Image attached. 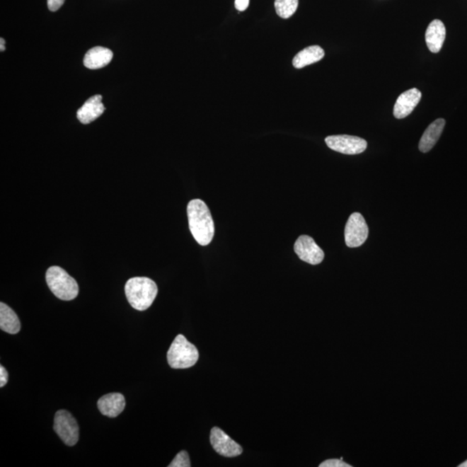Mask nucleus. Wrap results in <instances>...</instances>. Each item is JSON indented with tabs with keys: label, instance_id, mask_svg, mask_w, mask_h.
<instances>
[{
	"label": "nucleus",
	"instance_id": "1",
	"mask_svg": "<svg viewBox=\"0 0 467 467\" xmlns=\"http://www.w3.org/2000/svg\"><path fill=\"white\" fill-rule=\"evenodd\" d=\"M187 216L194 239L201 246H207L215 235V224L208 206L201 200H193L187 206Z\"/></svg>",
	"mask_w": 467,
	"mask_h": 467
},
{
	"label": "nucleus",
	"instance_id": "2",
	"mask_svg": "<svg viewBox=\"0 0 467 467\" xmlns=\"http://www.w3.org/2000/svg\"><path fill=\"white\" fill-rule=\"evenodd\" d=\"M125 293L132 307L146 311L157 297L158 287L153 279L147 277H134L127 280Z\"/></svg>",
	"mask_w": 467,
	"mask_h": 467
},
{
	"label": "nucleus",
	"instance_id": "3",
	"mask_svg": "<svg viewBox=\"0 0 467 467\" xmlns=\"http://www.w3.org/2000/svg\"><path fill=\"white\" fill-rule=\"evenodd\" d=\"M46 282L50 291L62 301H72L79 293L76 280L60 267H50L47 270Z\"/></svg>",
	"mask_w": 467,
	"mask_h": 467
},
{
	"label": "nucleus",
	"instance_id": "4",
	"mask_svg": "<svg viewBox=\"0 0 467 467\" xmlns=\"http://www.w3.org/2000/svg\"><path fill=\"white\" fill-rule=\"evenodd\" d=\"M200 353L196 346L186 340L184 335L175 338L167 352V361L171 368L188 369L197 364Z\"/></svg>",
	"mask_w": 467,
	"mask_h": 467
},
{
	"label": "nucleus",
	"instance_id": "5",
	"mask_svg": "<svg viewBox=\"0 0 467 467\" xmlns=\"http://www.w3.org/2000/svg\"><path fill=\"white\" fill-rule=\"evenodd\" d=\"M54 430L65 445L73 446L79 441V426L69 412L59 410L54 419Z\"/></svg>",
	"mask_w": 467,
	"mask_h": 467
},
{
	"label": "nucleus",
	"instance_id": "6",
	"mask_svg": "<svg viewBox=\"0 0 467 467\" xmlns=\"http://www.w3.org/2000/svg\"><path fill=\"white\" fill-rule=\"evenodd\" d=\"M369 236V228L360 213H352L345 229V243L349 248H358L363 245Z\"/></svg>",
	"mask_w": 467,
	"mask_h": 467
},
{
	"label": "nucleus",
	"instance_id": "7",
	"mask_svg": "<svg viewBox=\"0 0 467 467\" xmlns=\"http://www.w3.org/2000/svg\"><path fill=\"white\" fill-rule=\"evenodd\" d=\"M327 146L338 153L356 155L364 153L368 144L365 139L350 135H333L325 139Z\"/></svg>",
	"mask_w": 467,
	"mask_h": 467
},
{
	"label": "nucleus",
	"instance_id": "8",
	"mask_svg": "<svg viewBox=\"0 0 467 467\" xmlns=\"http://www.w3.org/2000/svg\"><path fill=\"white\" fill-rule=\"evenodd\" d=\"M210 444L214 450L224 457H236L243 454V447L219 427H213L210 431Z\"/></svg>",
	"mask_w": 467,
	"mask_h": 467
},
{
	"label": "nucleus",
	"instance_id": "9",
	"mask_svg": "<svg viewBox=\"0 0 467 467\" xmlns=\"http://www.w3.org/2000/svg\"><path fill=\"white\" fill-rule=\"evenodd\" d=\"M294 251L299 258L311 265H318L325 258V253L309 236H301L295 241Z\"/></svg>",
	"mask_w": 467,
	"mask_h": 467
},
{
	"label": "nucleus",
	"instance_id": "10",
	"mask_svg": "<svg viewBox=\"0 0 467 467\" xmlns=\"http://www.w3.org/2000/svg\"><path fill=\"white\" fill-rule=\"evenodd\" d=\"M422 99V92L417 88H411L398 97L394 107L396 119H404L410 115Z\"/></svg>",
	"mask_w": 467,
	"mask_h": 467
},
{
	"label": "nucleus",
	"instance_id": "11",
	"mask_svg": "<svg viewBox=\"0 0 467 467\" xmlns=\"http://www.w3.org/2000/svg\"><path fill=\"white\" fill-rule=\"evenodd\" d=\"M97 405L101 414L115 418L123 412L126 407V400L120 393H110L100 397Z\"/></svg>",
	"mask_w": 467,
	"mask_h": 467
},
{
	"label": "nucleus",
	"instance_id": "12",
	"mask_svg": "<svg viewBox=\"0 0 467 467\" xmlns=\"http://www.w3.org/2000/svg\"><path fill=\"white\" fill-rule=\"evenodd\" d=\"M101 100H103V96L100 95L93 96L86 100L83 107L78 109L77 119L80 120L81 123H91L103 114L106 108L101 103Z\"/></svg>",
	"mask_w": 467,
	"mask_h": 467
},
{
	"label": "nucleus",
	"instance_id": "13",
	"mask_svg": "<svg viewBox=\"0 0 467 467\" xmlns=\"http://www.w3.org/2000/svg\"><path fill=\"white\" fill-rule=\"evenodd\" d=\"M113 57L114 54L111 50L101 46L93 47L86 53L83 64L89 69H98L110 64Z\"/></svg>",
	"mask_w": 467,
	"mask_h": 467
},
{
	"label": "nucleus",
	"instance_id": "14",
	"mask_svg": "<svg viewBox=\"0 0 467 467\" xmlns=\"http://www.w3.org/2000/svg\"><path fill=\"white\" fill-rule=\"evenodd\" d=\"M446 38V27L443 22L435 19L428 25L426 31V42L431 52L438 53L442 50Z\"/></svg>",
	"mask_w": 467,
	"mask_h": 467
},
{
	"label": "nucleus",
	"instance_id": "15",
	"mask_svg": "<svg viewBox=\"0 0 467 467\" xmlns=\"http://www.w3.org/2000/svg\"><path fill=\"white\" fill-rule=\"evenodd\" d=\"M445 125V120L438 119L428 126L420 140L419 149L422 153H428L435 146L441 137Z\"/></svg>",
	"mask_w": 467,
	"mask_h": 467
},
{
	"label": "nucleus",
	"instance_id": "16",
	"mask_svg": "<svg viewBox=\"0 0 467 467\" xmlns=\"http://www.w3.org/2000/svg\"><path fill=\"white\" fill-rule=\"evenodd\" d=\"M325 57L324 50L318 45L307 47L299 52L294 58L293 65L296 69H302L311 64H315L323 59Z\"/></svg>",
	"mask_w": 467,
	"mask_h": 467
},
{
	"label": "nucleus",
	"instance_id": "17",
	"mask_svg": "<svg viewBox=\"0 0 467 467\" xmlns=\"http://www.w3.org/2000/svg\"><path fill=\"white\" fill-rule=\"evenodd\" d=\"M0 328L10 334H17L21 329V321L11 307L0 303Z\"/></svg>",
	"mask_w": 467,
	"mask_h": 467
},
{
	"label": "nucleus",
	"instance_id": "18",
	"mask_svg": "<svg viewBox=\"0 0 467 467\" xmlns=\"http://www.w3.org/2000/svg\"><path fill=\"white\" fill-rule=\"evenodd\" d=\"M299 0H275L276 13L282 18H289L297 11Z\"/></svg>",
	"mask_w": 467,
	"mask_h": 467
},
{
	"label": "nucleus",
	"instance_id": "19",
	"mask_svg": "<svg viewBox=\"0 0 467 467\" xmlns=\"http://www.w3.org/2000/svg\"><path fill=\"white\" fill-rule=\"evenodd\" d=\"M190 457L186 451H181L176 455L173 461L171 462L169 467H190Z\"/></svg>",
	"mask_w": 467,
	"mask_h": 467
},
{
	"label": "nucleus",
	"instance_id": "20",
	"mask_svg": "<svg viewBox=\"0 0 467 467\" xmlns=\"http://www.w3.org/2000/svg\"><path fill=\"white\" fill-rule=\"evenodd\" d=\"M319 467H352V466L342 461V459H330L322 462Z\"/></svg>",
	"mask_w": 467,
	"mask_h": 467
},
{
	"label": "nucleus",
	"instance_id": "21",
	"mask_svg": "<svg viewBox=\"0 0 467 467\" xmlns=\"http://www.w3.org/2000/svg\"><path fill=\"white\" fill-rule=\"evenodd\" d=\"M65 0H47L48 8L50 11H57L64 5Z\"/></svg>",
	"mask_w": 467,
	"mask_h": 467
},
{
	"label": "nucleus",
	"instance_id": "22",
	"mask_svg": "<svg viewBox=\"0 0 467 467\" xmlns=\"http://www.w3.org/2000/svg\"><path fill=\"white\" fill-rule=\"evenodd\" d=\"M8 372L6 368H4L3 366H0V387L3 388L7 384L8 381Z\"/></svg>",
	"mask_w": 467,
	"mask_h": 467
},
{
	"label": "nucleus",
	"instance_id": "23",
	"mask_svg": "<svg viewBox=\"0 0 467 467\" xmlns=\"http://www.w3.org/2000/svg\"><path fill=\"white\" fill-rule=\"evenodd\" d=\"M249 5V0H236L235 6L236 10L243 11L247 9Z\"/></svg>",
	"mask_w": 467,
	"mask_h": 467
},
{
	"label": "nucleus",
	"instance_id": "24",
	"mask_svg": "<svg viewBox=\"0 0 467 467\" xmlns=\"http://www.w3.org/2000/svg\"><path fill=\"white\" fill-rule=\"evenodd\" d=\"M5 50H6L5 40H4V38H1V39H0V50H1V52H5Z\"/></svg>",
	"mask_w": 467,
	"mask_h": 467
},
{
	"label": "nucleus",
	"instance_id": "25",
	"mask_svg": "<svg viewBox=\"0 0 467 467\" xmlns=\"http://www.w3.org/2000/svg\"><path fill=\"white\" fill-rule=\"evenodd\" d=\"M459 467H467V461H465L464 463H462L461 465L459 466Z\"/></svg>",
	"mask_w": 467,
	"mask_h": 467
}]
</instances>
